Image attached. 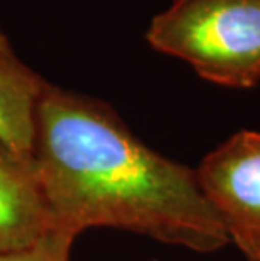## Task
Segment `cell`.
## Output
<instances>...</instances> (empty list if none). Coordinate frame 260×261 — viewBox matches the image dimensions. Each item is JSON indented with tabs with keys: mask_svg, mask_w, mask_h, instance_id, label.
<instances>
[{
	"mask_svg": "<svg viewBox=\"0 0 260 261\" xmlns=\"http://www.w3.org/2000/svg\"><path fill=\"white\" fill-rule=\"evenodd\" d=\"M32 159L49 227L75 238L113 227L196 253L228 244L196 170L144 143L100 98L48 83Z\"/></svg>",
	"mask_w": 260,
	"mask_h": 261,
	"instance_id": "obj_1",
	"label": "cell"
},
{
	"mask_svg": "<svg viewBox=\"0 0 260 261\" xmlns=\"http://www.w3.org/2000/svg\"><path fill=\"white\" fill-rule=\"evenodd\" d=\"M146 41L213 85L260 83V0H171L149 22Z\"/></svg>",
	"mask_w": 260,
	"mask_h": 261,
	"instance_id": "obj_2",
	"label": "cell"
},
{
	"mask_svg": "<svg viewBox=\"0 0 260 261\" xmlns=\"http://www.w3.org/2000/svg\"><path fill=\"white\" fill-rule=\"evenodd\" d=\"M195 170L228 243L247 261H260V132L233 133Z\"/></svg>",
	"mask_w": 260,
	"mask_h": 261,
	"instance_id": "obj_3",
	"label": "cell"
},
{
	"mask_svg": "<svg viewBox=\"0 0 260 261\" xmlns=\"http://www.w3.org/2000/svg\"><path fill=\"white\" fill-rule=\"evenodd\" d=\"M48 227L34 159L0 142V251L27 246Z\"/></svg>",
	"mask_w": 260,
	"mask_h": 261,
	"instance_id": "obj_4",
	"label": "cell"
},
{
	"mask_svg": "<svg viewBox=\"0 0 260 261\" xmlns=\"http://www.w3.org/2000/svg\"><path fill=\"white\" fill-rule=\"evenodd\" d=\"M48 83L0 29V142L15 152L32 155L36 112Z\"/></svg>",
	"mask_w": 260,
	"mask_h": 261,
	"instance_id": "obj_5",
	"label": "cell"
},
{
	"mask_svg": "<svg viewBox=\"0 0 260 261\" xmlns=\"http://www.w3.org/2000/svg\"><path fill=\"white\" fill-rule=\"evenodd\" d=\"M75 240L68 232L48 227L27 246L0 251V261H71L69 253Z\"/></svg>",
	"mask_w": 260,
	"mask_h": 261,
	"instance_id": "obj_6",
	"label": "cell"
},
{
	"mask_svg": "<svg viewBox=\"0 0 260 261\" xmlns=\"http://www.w3.org/2000/svg\"><path fill=\"white\" fill-rule=\"evenodd\" d=\"M152 261H157V259H152Z\"/></svg>",
	"mask_w": 260,
	"mask_h": 261,
	"instance_id": "obj_7",
	"label": "cell"
}]
</instances>
